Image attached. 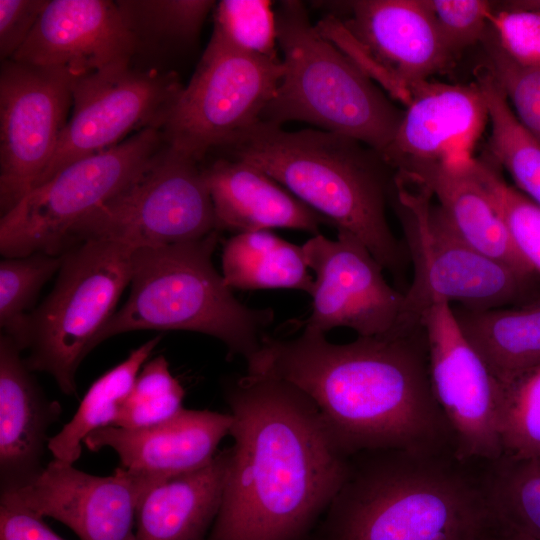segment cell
Here are the masks:
<instances>
[{"label":"cell","mask_w":540,"mask_h":540,"mask_svg":"<svg viewBox=\"0 0 540 540\" xmlns=\"http://www.w3.org/2000/svg\"><path fill=\"white\" fill-rule=\"evenodd\" d=\"M247 373L286 380L315 404L348 457L373 450H454L435 398L421 319L336 344L304 328L292 339L265 333Z\"/></svg>","instance_id":"1"},{"label":"cell","mask_w":540,"mask_h":540,"mask_svg":"<svg viewBox=\"0 0 540 540\" xmlns=\"http://www.w3.org/2000/svg\"><path fill=\"white\" fill-rule=\"evenodd\" d=\"M223 393L233 445L207 540H309L349 457L294 384L246 372L226 380Z\"/></svg>","instance_id":"2"},{"label":"cell","mask_w":540,"mask_h":540,"mask_svg":"<svg viewBox=\"0 0 540 540\" xmlns=\"http://www.w3.org/2000/svg\"><path fill=\"white\" fill-rule=\"evenodd\" d=\"M487 462L452 450H373L345 479L309 540H477L493 522Z\"/></svg>","instance_id":"3"},{"label":"cell","mask_w":540,"mask_h":540,"mask_svg":"<svg viewBox=\"0 0 540 540\" xmlns=\"http://www.w3.org/2000/svg\"><path fill=\"white\" fill-rule=\"evenodd\" d=\"M365 146L322 129L286 131L259 121L221 151L260 168L337 231L361 240L405 291L408 254L386 216L394 174Z\"/></svg>","instance_id":"4"},{"label":"cell","mask_w":540,"mask_h":540,"mask_svg":"<svg viewBox=\"0 0 540 540\" xmlns=\"http://www.w3.org/2000/svg\"><path fill=\"white\" fill-rule=\"evenodd\" d=\"M218 240L215 230L197 240L135 249L130 294L97 344L135 330H184L214 337L231 356L250 359L274 312L250 308L234 297L212 261Z\"/></svg>","instance_id":"5"},{"label":"cell","mask_w":540,"mask_h":540,"mask_svg":"<svg viewBox=\"0 0 540 540\" xmlns=\"http://www.w3.org/2000/svg\"><path fill=\"white\" fill-rule=\"evenodd\" d=\"M283 75L261 121H302L361 142L380 155L403 111L309 19L305 5L282 1L275 11Z\"/></svg>","instance_id":"6"},{"label":"cell","mask_w":540,"mask_h":540,"mask_svg":"<svg viewBox=\"0 0 540 540\" xmlns=\"http://www.w3.org/2000/svg\"><path fill=\"white\" fill-rule=\"evenodd\" d=\"M390 203L413 272L404 291L407 316L420 318L439 302L485 310L519 306L540 297L539 275L520 272L468 245L423 184L394 173Z\"/></svg>","instance_id":"7"},{"label":"cell","mask_w":540,"mask_h":540,"mask_svg":"<svg viewBox=\"0 0 540 540\" xmlns=\"http://www.w3.org/2000/svg\"><path fill=\"white\" fill-rule=\"evenodd\" d=\"M134 250L104 240L72 246L52 291L29 314L26 365L49 374L66 395L77 391V370L130 284Z\"/></svg>","instance_id":"8"},{"label":"cell","mask_w":540,"mask_h":540,"mask_svg":"<svg viewBox=\"0 0 540 540\" xmlns=\"http://www.w3.org/2000/svg\"><path fill=\"white\" fill-rule=\"evenodd\" d=\"M165 145L162 129L149 127L64 167L1 215V254H64L73 228L134 181Z\"/></svg>","instance_id":"9"},{"label":"cell","mask_w":540,"mask_h":540,"mask_svg":"<svg viewBox=\"0 0 540 540\" xmlns=\"http://www.w3.org/2000/svg\"><path fill=\"white\" fill-rule=\"evenodd\" d=\"M283 75L281 59L235 48L216 33L162 127L166 144L201 162L261 121Z\"/></svg>","instance_id":"10"},{"label":"cell","mask_w":540,"mask_h":540,"mask_svg":"<svg viewBox=\"0 0 540 540\" xmlns=\"http://www.w3.org/2000/svg\"><path fill=\"white\" fill-rule=\"evenodd\" d=\"M199 163L166 144L134 181L73 228L67 250L86 240L139 249L209 235L215 216Z\"/></svg>","instance_id":"11"},{"label":"cell","mask_w":540,"mask_h":540,"mask_svg":"<svg viewBox=\"0 0 540 540\" xmlns=\"http://www.w3.org/2000/svg\"><path fill=\"white\" fill-rule=\"evenodd\" d=\"M182 88L173 70L133 64L76 77L71 117L35 187L71 163L118 145L131 132L162 129Z\"/></svg>","instance_id":"12"},{"label":"cell","mask_w":540,"mask_h":540,"mask_svg":"<svg viewBox=\"0 0 540 540\" xmlns=\"http://www.w3.org/2000/svg\"><path fill=\"white\" fill-rule=\"evenodd\" d=\"M75 78L64 69L1 62V215L37 185L49 165L72 108Z\"/></svg>","instance_id":"13"},{"label":"cell","mask_w":540,"mask_h":540,"mask_svg":"<svg viewBox=\"0 0 540 540\" xmlns=\"http://www.w3.org/2000/svg\"><path fill=\"white\" fill-rule=\"evenodd\" d=\"M420 319L427 338L432 389L451 428L457 458L499 459L501 383L463 335L449 303L431 305Z\"/></svg>","instance_id":"14"},{"label":"cell","mask_w":540,"mask_h":540,"mask_svg":"<svg viewBox=\"0 0 540 540\" xmlns=\"http://www.w3.org/2000/svg\"><path fill=\"white\" fill-rule=\"evenodd\" d=\"M302 248L315 274L312 311L302 321L304 328L326 334L346 327L358 336L373 337L393 331L408 318L404 292L387 282L382 265L351 233L337 231L333 240L320 233Z\"/></svg>","instance_id":"15"},{"label":"cell","mask_w":540,"mask_h":540,"mask_svg":"<svg viewBox=\"0 0 540 540\" xmlns=\"http://www.w3.org/2000/svg\"><path fill=\"white\" fill-rule=\"evenodd\" d=\"M162 482L122 467L110 476H96L53 458L25 485L1 491L0 501L51 517L80 540H136L138 504Z\"/></svg>","instance_id":"16"},{"label":"cell","mask_w":540,"mask_h":540,"mask_svg":"<svg viewBox=\"0 0 540 540\" xmlns=\"http://www.w3.org/2000/svg\"><path fill=\"white\" fill-rule=\"evenodd\" d=\"M405 107L392 141L381 153L395 172L456 166L475 158L474 148L489 122L486 98L477 82L418 83Z\"/></svg>","instance_id":"17"},{"label":"cell","mask_w":540,"mask_h":540,"mask_svg":"<svg viewBox=\"0 0 540 540\" xmlns=\"http://www.w3.org/2000/svg\"><path fill=\"white\" fill-rule=\"evenodd\" d=\"M135 48L116 1L47 0L11 58L82 77L133 64Z\"/></svg>","instance_id":"18"},{"label":"cell","mask_w":540,"mask_h":540,"mask_svg":"<svg viewBox=\"0 0 540 540\" xmlns=\"http://www.w3.org/2000/svg\"><path fill=\"white\" fill-rule=\"evenodd\" d=\"M331 6L348 14L339 19L409 94L455 58L426 0H357Z\"/></svg>","instance_id":"19"},{"label":"cell","mask_w":540,"mask_h":540,"mask_svg":"<svg viewBox=\"0 0 540 540\" xmlns=\"http://www.w3.org/2000/svg\"><path fill=\"white\" fill-rule=\"evenodd\" d=\"M231 425L230 413L183 408L168 420L144 428H100L83 444L91 451L111 448L120 467L164 482L209 464L230 435Z\"/></svg>","instance_id":"20"},{"label":"cell","mask_w":540,"mask_h":540,"mask_svg":"<svg viewBox=\"0 0 540 540\" xmlns=\"http://www.w3.org/2000/svg\"><path fill=\"white\" fill-rule=\"evenodd\" d=\"M29 370L21 350L0 336V482L1 491L21 487L44 468L48 430L61 416Z\"/></svg>","instance_id":"21"},{"label":"cell","mask_w":540,"mask_h":540,"mask_svg":"<svg viewBox=\"0 0 540 540\" xmlns=\"http://www.w3.org/2000/svg\"><path fill=\"white\" fill-rule=\"evenodd\" d=\"M217 231L246 233L273 228L313 236L328 220L260 168L226 156L202 166Z\"/></svg>","instance_id":"22"},{"label":"cell","mask_w":540,"mask_h":540,"mask_svg":"<svg viewBox=\"0 0 540 540\" xmlns=\"http://www.w3.org/2000/svg\"><path fill=\"white\" fill-rule=\"evenodd\" d=\"M473 160L457 166L426 165L397 172L426 186L445 219L468 245L520 272L538 275L516 249Z\"/></svg>","instance_id":"23"},{"label":"cell","mask_w":540,"mask_h":540,"mask_svg":"<svg viewBox=\"0 0 540 540\" xmlns=\"http://www.w3.org/2000/svg\"><path fill=\"white\" fill-rule=\"evenodd\" d=\"M229 448L206 466L151 488L136 510V540H207L222 503Z\"/></svg>","instance_id":"24"},{"label":"cell","mask_w":540,"mask_h":540,"mask_svg":"<svg viewBox=\"0 0 540 540\" xmlns=\"http://www.w3.org/2000/svg\"><path fill=\"white\" fill-rule=\"evenodd\" d=\"M451 308L463 335L500 383L540 365V297L511 307Z\"/></svg>","instance_id":"25"},{"label":"cell","mask_w":540,"mask_h":540,"mask_svg":"<svg viewBox=\"0 0 540 540\" xmlns=\"http://www.w3.org/2000/svg\"><path fill=\"white\" fill-rule=\"evenodd\" d=\"M222 276L228 287L241 290L282 288L311 295L315 283L302 245L270 231L238 233L228 239L222 251Z\"/></svg>","instance_id":"26"},{"label":"cell","mask_w":540,"mask_h":540,"mask_svg":"<svg viewBox=\"0 0 540 540\" xmlns=\"http://www.w3.org/2000/svg\"><path fill=\"white\" fill-rule=\"evenodd\" d=\"M160 339L156 336L131 351L124 361L91 384L70 421L49 439L48 451L53 458L74 464L90 433L114 425L142 365Z\"/></svg>","instance_id":"27"},{"label":"cell","mask_w":540,"mask_h":540,"mask_svg":"<svg viewBox=\"0 0 540 540\" xmlns=\"http://www.w3.org/2000/svg\"><path fill=\"white\" fill-rule=\"evenodd\" d=\"M136 56H163L194 45L211 0H118ZM134 57V58H135Z\"/></svg>","instance_id":"28"},{"label":"cell","mask_w":540,"mask_h":540,"mask_svg":"<svg viewBox=\"0 0 540 540\" xmlns=\"http://www.w3.org/2000/svg\"><path fill=\"white\" fill-rule=\"evenodd\" d=\"M476 82L488 106V147L496 166L506 170L514 186L540 206V142L518 121L503 91L486 69L478 71Z\"/></svg>","instance_id":"29"},{"label":"cell","mask_w":540,"mask_h":540,"mask_svg":"<svg viewBox=\"0 0 540 540\" xmlns=\"http://www.w3.org/2000/svg\"><path fill=\"white\" fill-rule=\"evenodd\" d=\"M489 498L497 519L540 540V460L487 462Z\"/></svg>","instance_id":"30"},{"label":"cell","mask_w":540,"mask_h":540,"mask_svg":"<svg viewBox=\"0 0 540 540\" xmlns=\"http://www.w3.org/2000/svg\"><path fill=\"white\" fill-rule=\"evenodd\" d=\"M62 255L35 253L4 257L0 262V326L23 351L27 349L28 318L43 285L60 270Z\"/></svg>","instance_id":"31"},{"label":"cell","mask_w":540,"mask_h":540,"mask_svg":"<svg viewBox=\"0 0 540 540\" xmlns=\"http://www.w3.org/2000/svg\"><path fill=\"white\" fill-rule=\"evenodd\" d=\"M498 425L502 456L540 460V365L501 383Z\"/></svg>","instance_id":"32"},{"label":"cell","mask_w":540,"mask_h":540,"mask_svg":"<svg viewBox=\"0 0 540 540\" xmlns=\"http://www.w3.org/2000/svg\"><path fill=\"white\" fill-rule=\"evenodd\" d=\"M473 170L500 213L516 249L540 276V206L508 184L489 162L475 159Z\"/></svg>","instance_id":"33"},{"label":"cell","mask_w":540,"mask_h":540,"mask_svg":"<svg viewBox=\"0 0 540 540\" xmlns=\"http://www.w3.org/2000/svg\"><path fill=\"white\" fill-rule=\"evenodd\" d=\"M272 6L268 0H222L215 7L213 33L242 51L281 59Z\"/></svg>","instance_id":"34"},{"label":"cell","mask_w":540,"mask_h":540,"mask_svg":"<svg viewBox=\"0 0 540 540\" xmlns=\"http://www.w3.org/2000/svg\"><path fill=\"white\" fill-rule=\"evenodd\" d=\"M486 70L503 91L521 125L540 142V68L521 66L508 58L489 33L483 40Z\"/></svg>","instance_id":"35"},{"label":"cell","mask_w":540,"mask_h":540,"mask_svg":"<svg viewBox=\"0 0 540 540\" xmlns=\"http://www.w3.org/2000/svg\"><path fill=\"white\" fill-rule=\"evenodd\" d=\"M489 35L513 62L540 68V10L515 1L503 2L489 17Z\"/></svg>","instance_id":"36"},{"label":"cell","mask_w":540,"mask_h":540,"mask_svg":"<svg viewBox=\"0 0 540 540\" xmlns=\"http://www.w3.org/2000/svg\"><path fill=\"white\" fill-rule=\"evenodd\" d=\"M448 48L456 56L482 42L494 9L486 0H426Z\"/></svg>","instance_id":"37"},{"label":"cell","mask_w":540,"mask_h":540,"mask_svg":"<svg viewBox=\"0 0 540 540\" xmlns=\"http://www.w3.org/2000/svg\"><path fill=\"white\" fill-rule=\"evenodd\" d=\"M317 31L336 46L361 72L377 82L394 99L404 105L410 94L372 56L368 49L353 36L343 22L327 14L316 25Z\"/></svg>","instance_id":"38"},{"label":"cell","mask_w":540,"mask_h":540,"mask_svg":"<svg viewBox=\"0 0 540 540\" xmlns=\"http://www.w3.org/2000/svg\"><path fill=\"white\" fill-rule=\"evenodd\" d=\"M47 0H0V59H11L37 23Z\"/></svg>","instance_id":"39"},{"label":"cell","mask_w":540,"mask_h":540,"mask_svg":"<svg viewBox=\"0 0 540 540\" xmlns=\"http://www.w3.org/2000/svg\"><path fill=\"white\" fill-rule=\"evenodd\" d=\"M184 389L137 404H123L113 426L136 429L168 420L183 409Z\"/></svg>","instance_id":"40"},{"label":"cell","mask_w":540,"mask_h":540,"mask_svg":"<svg viewBox=\"0 0 540 540\" xmlns=\"http://www.w3.org/2000/svg\"><path fill=\"white\" fill-rule=\"evenodd\" d=\"M0 540H65L54 532L44 518L30 510L0 501Z\"/></svg>","instance_id":"41"},{"label":"cell","mask_w":540,"mask_h":540,"mask_svg":"<svg viewBox=\"0 0 540 540\" xmlns=\"http://www.w3.org/2000/svg\"><path fill=\"white\" fill-rule=\"evenodd\" d=\"M180 389H183L182 385L171 374L166 358L160 355L149 361L139 371L131 392L123 404L141 403Z\"/></svg>","instance_id":"42"},{"label":"cell","mask_w":540,"mask_h":540,"mask_svg":"<svg viewBox=\"0 0 540 540\" xmlns=\"http://www.w3.org/2000/svg\"><path fill=\"white\" fill-rule=\"evenodd\" d=\"M477 540H536L499 521L495 516L493 522L485 529Z\"/></svg>","instance_id":"43"},{"label":"cell","mask_w":540,"mask_h":540,"mask_svg":"<svg viewBox=\"0 0 540 540\" xmlns=\"http://www.w3.org/2000/svg\"><path fill=\"white\" fill-rule=\"evenodd\" d=\"M519 4L540 10V0H517Z\"/></svg>","instance_id":"44"}]
</instances>
